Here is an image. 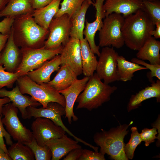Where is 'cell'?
I'll list each match as a JSON object with an SVG mask.
<instances>
[{
    "instance_id": "1",
    "label": "cell",
    "mask_w": 160,
    "mask_h": 160,
    "mask_svg": "<svg viewBox=\"0 0 160 160\" xmlns=\"http://www.w3.org/2000/svg\"><path fill=\"white\" fill-rule=\"evenodd\" d=\"M155 25L143 9L124 17L121 28L124 44L130 49L138 50L151 36Z\"/></svg>"
},
{
    "instance_id": "2",
    "label": "cell",
    "mask_w": 160,
    "mask_h": 160,
    "mask_svg": "<svg viewBox=\"0 0 160 160\" xmlns=\"http://www.w3.org/2000/svg\"><path fill=\"white\" fill-rule=\"evenodd\" d=\"M32 13L22 15L15 19L12 28L14 41L18 47L35 49L44 45L49 31L35 22Z\"/></svg>"
},
{
    "instance_id": "3",
    "label": "cell",
    "mask_w": 160,
    "mask_h": 160,
    "mask_svg": "<svg viewBox=\"0 0 160 160\" xmlns=\"http://www.w3.org/2000/svg\"><path fill=\"white\" fill-rule=\"evenodd\" d=\"M133 122L110 129L108 131L103 129L93 137L95 143L100 147V152L107 154L115 160H128L124 151V138L128 134V127Z\"/></svg>"
},
{
    "instance_id": "4",
    "label": "cell",
    "mask_w": 160,
    "mask_h": 160,
    "mask_svg": "<svg viewBox=\"0 0 160 160\" xmlns=\"http://www.w3.org/2000/svg\"><path fill=\"white\" fill-rule=\"evenodd\" d=\"M102 81L96 73L89 77L83 92L78 97L76 109H86L91 111L109 101L111 96L117 89Z\"/></svg>"
},
{
    "instance_id": "5",
    "label": "cell",
    "mask_w": 160,
    "mask_h": 160,
    "mask_svg": "<svg viewBox=\"0 0 160 160\" xmlns=\"http://www.w3.org/2000/svg\"><path fill=\"white\" fill-rule=\"evenodd\" d=\"M17 82L22 94L30 95L43 108H46L50 102L58 103L65 107V101L64 96L47 83L38 84L26 75L19 77Z\"/></svg>"
},
{
    "instance_id": "6",
    "label": "cell",
    "mask_w": 160,
    "mask_h": 160,
    "mask_svg": "<svg viewBox=\"0 0 160 160\" xmlns=\"http://www.w3.org/2000/svg\"><path fill=\"white\" fill-rule=\"evenodd\" d=\"M124 17L121 14L112 13L105 17L99 31V46L119 49L124 44L121 28Z\"/></svg>"
},
{
    "instance_id": "7",
    "label": "cell",
    "mask_w": 160,
    "mask_h": 160,
    "mask_svg": "<svg viewBox=\"0 0 160 160\" xmlns=\"http://www.w3.org/2000/svg\"><path fill=\"white\" fill-rule=\"evenodd\" d=\"M63 46L55 49H47L43 47L35 49L21 48V60L15 72L17 73L20 77L26 75L28 72L38 68L46 61L60 54Z\"/></svg>"
},
{
    "instance_id": "8",
    "label": "cell",
    "mask_w": 160,
    "mask_h": 160,
    "mask_svg": "<svg viewBox=\"0 0 160 160\" xmlns=\"http://www.w3.org/2000/svg\"><path fill=\"white\" fill-rule=\"evenodd\" d=\"M18 110L12 103L4 105L2 112L4 117L1 120L13 140L23 144L31 141L33 137L32 132L24 126L20 120L17 116Z\"/></svg>"
},
{
    "instance_id": "9",
    "label": "cell",
    "mask_w": 160,
    "mask_h": 160,
    "mask_svg": "<svg viewBox=\"0 0 160 160\" xmlns=\"http://www.w3.org/2000/svg\"><path fill=\"white\" fill-rule=\"evenodd\" d=\"M71 26V18L67 14L53 18L49 27V35L43 47L47 49H55L64 46L70 38Z\"/></svg>"
},
{
    "instance_id": "10",
    "label": "cell",
    "mask_w": 160,
    "mask_h": 160,
    "mask_svg": "<svg viewBox=\"0 0 160 160\" xmlns=\"http://www.w3.org/2000/svg\"><path fill=\"white\" fill-rule=\"evenodd\" d=\"M28 119L32 117L34 119L44 117L49 119L55 124L61 127L68 134L72 137L75 140L81 142L90 147L92 145L79 138L73 135L63 124L62 117L65 114V107L60 104L55 102L49 103L46 108L43 107L37 108L33 106L28 107L27 108Z\"/></svg>"
},
{
    "instance_id": "11",
    "label": "cell",
    "mask_w": 160,
    "mask_h": 160,
    "mask_svg": "<svg viewBox=\"0 0 160 160\" xmlns=\"http://www.w3.org/2000/svg\"><path fill=\"white\" fill-rule=\"evenodd\" d=\"M118 53L113 47H103L99 56L96 73L104 82L109 84L119 81L117 73Z\"/></svg>"
},
{
    "instance_id": "12",
    "label": "cell",
    "mask_w": 160,
    "mask_h": 160,
    "mask_svg": "<svg viewBox=\"0 0 160 160\" xmlns=\"http://www.w3.org/2000/svg\"><path fill=\"white\" fill-rule=\"evenodd\" d=\"M31 129L33 137L40 146L54 138H59L65 134L66 132L51 119L44 117L36 118L32 123Z\"/></svg>"
},
{
    "instance_id": "13",
    "label": "cell",
    "mask_w": 160,
    "mask_h": 160,
    "mask_svg": "<svg viewBox=\"0 0 160 160\" xmlns=\"http://www.w3.org/2000/svg\"><path fill=\"white\" fill-rule=\"evenodd\" d=\"M60 55L61 65H67L77 76L82 73L80 44L78 39L70 37Z\"/></svg>"
},
{
    "instance_id": "14",
    "label": "cell",
    "mask_w": 160,
    "mask_h": 160,
    "mask_svg": "<svg viewBox=\"0 0 160 160\" xmlns=\"http://www.w3.org/2000/svg\"><path fill=\"white\" fill-rule=\"evenodd\" d=\"M105 0H95L92 5L96 10L95 19L92 23H89L86 20V25L83 31L85 38L88 41L90 48L95 54L99 57L100 54V47L96 44L95 41V34L99 31L103 25V19L105 17L103 9V5Z\"/></svg>"
},
{
    "instance_id": "15",
    "label": "cell",
    "mask_w": 160,
    "mask_h": 160,
    "mask_svg": "<svg viewBox=\"0 0 160 160\" xmlns=\"http://www.w3.org/2000/svg\"><path fill=\"white\" fill-rule=\"evenodd\" d=\"M89 78V77L85 76L81 79H77L68 87L58 91L65 98V117L67 118L70 124H71L72 119L74 121L78 120V117L73 112L74 105L78 97L85 88Z\"/></svg>"
},
{
    "instance_id": "16",
    "label": "cell",
    "mask_w": 160,
    "mask_h": 160,
    "mask_svg": "<svg viewBox=\"0 0 160 160\" xmlns=\"http://www.w3.org/2000/svg\"><path fill=\"white\" fill-rule=\"evenodd\" d=\"M22 58L20 50L15 44L11 28L9 37L0 56V65L7 71L15 73Z\"/></svg>"
},
{
    "instance_id": "17",
    "label": "cell",
    "mask_w": 160,
    "mask_h": 160,
    "mask_svg": "<svg viewBox=\"0 0 160 160\" xmlns=\"http://www.w3.org/2000/svg\"><path fill=\"white\" fill-rule=\"evenodd\" d=\"M103 9L105 17L113 13L122 14L125 17L144 8L143 0H105Z\"/></svg>"
},
{
    "instance_id": "18",
    "label": "cell",
    "mask_w": 160,
    "mask_h": 160,
    "mask_svg": "<svg viewBox=\"0 0 160 160\" xmlns=\"http://www.w3.org/2000/svg\"><path fill=\"white\" fill-rule=\"evenodd\" d=\"M4 97L9 98L12 104L20 111L22 117L24 119H28L27 111L28 107H37L41 105L31 97L22 94L17 84L10 91L3 88L0 89V98Z\"/></svg>"
},
{
    "instance_id": "19",
    "label": "cell",
    "mask_w": 160,
    "mask_h": 160,
    "mask_svg": "<svg viewBox=\"0 0 160 160\" xmlns=\"http://www.w3.org/2000/svg\"><path fill=\"white\" fill-rule=\"evenodd\" d=\"M78 141L68 137L65 134L61 137L52 138L47 141L45 145L50 149L52 160H59L72 150L81 148Z\"/></svg>"
},
{
    "instance_id": "20",
    "label": "cell",
    "mask_w": 160,
    "mask_h": 160,
    "mask_svg": "<svg viewBox=\"0 0 160 160\" xmlns=\"http://www.w3.org/2000/svg\"><path fill=\"white\" fill-rule=\"evenodd\" d=\"M61 65L60 55L45 62L38 68L28 72L26 75L38 84L47 83L50 81V76L54 72L58 71Z\"/></svg>"
},
{
    "instance_id": "21",
    "label": "cell",
    "mask_w": 160,
    "mask_h": 160,
    "mask_svg": "<svg viewBox=\"0 0 160 160\" xmlns=\"http://www.w3.org/2000/svg\"><path fill=\"white\" fill-rule=\"evenodd\" d=\"M155 97L157 102L160 101V80L152 82L151 86L146 87L135 95H132L128 103V112L138 108L144 101L151 98Z\"/></svg>"
},
{
    "instance_id": "22",
    "label": "cell",
    "mask_w": 160,
    "mask_h": 160,
    "mask_svg": "<svg viewBox=\"0 0 160 160\" xmlns=\"http://www.w3.org/2000/svg\"><path fill=\"white\" fill-rule=\"evenodd\" d=\"M160 41L151 36L138 50L137 58L147 60L152 64L160 65Z\"/></svg>"
},
{
    "instance_id": "23",
    "label": "cell",
    "mask_w": 160,
    "mask_h": 160,
    "mask_svg": "<svg viewBox=\"0 0 160 160\" xmlns=\"http://www.w3.org/2000/svg\"><path fill=\"white\" fill-rule=\"evenodd\" d=\"M54 79L47 83L51 87L59 91L69 87L77 79V75L68 66L61 65Z\"/></svg>"
},
{
    "instance_id": "24",
    "label": "cell",
    "mask_w": 160,
    "mask_h": 160,
    "mask_svg": "<svg viewBox=\"0 0 160 160\" xmlns=\"http://www.w3.org/2000/svg\"><path fill=\"white\" fill-rule=\"evenodd\" d=\"M34 10L30 0H7L5 6L0 10V18L4 17L15 18L22 15L32 13Z\"/></svg>"
},
{
    "instance_id": "25",
    "label": "cell",
    "mask_w": 160,
    "mask_h": 160,
    "mask_svg": "<svg viewBox=\"0 0 160 160\" xmlns=\"http://www.w3.org/2000/svg\"><path fill=\"white\" fill-rule=\"evenodd\" d=\"M62 0H53L45 7L34 9L32 13L35 22L42 27L48 29L49 24L57 12Z\"/></svg>"
},
{
    "instance_id": "26",
    "label": "cell",
    "mask_w": 160,
    "mask_h": 160,
    "mask_svg": "<svg viewBox=\"0 0 160 160\" xmlns=\"http://www.w3.org/2000/svg\"><path fill=\"white\" fill-rule=\"evenodd\" d=\"M93 2L92 0H85L79 10L71 18V26L70 37L76 38L80 40L84 38L86 14L88 9Z\"/></svg>"
},
{
    "instance_id": "27",
    "label": "cell",
    "mask_w": 160,
    "mask_h": 160,
    "mask_svg": "<svg viewBox=\"0 0 160 160\" xmlns=\"http://www.w3.org/2000/svg\"><path fill=\"white\" fill-rule=\"evenodd\" d=\"M82 73L85 76H92L96 71L98 61L86 39L80 40Z\"/></svg>"
},
{
    "instance_id": "28",
    "label": "cell",
    "mask_w": 160,
    "mask_h": 160,
    "mask_svg": "<svg viewBox=\"0 0 160 160\" xmlns=\"http://www.w3.org/2000/svg\"><path fill=\"white\" fill-rule=\"evenodd\" d=\"M117 73L119 81L124 82L131 80L135 72L147 69L144 66L130 62L121 55L117 57Z\"/></svg>"
},
{
    "instance_id": "29",
    "label": "cell",
    "mask_w": 160,
    "mask_h": 160,
    "mask_svg": "<svg viewBox=\"0 0 160 160\" xmlns=\"http://www.w3.org/2000/svg\"><path fill=\"white\" fill-rule=\"evenodd\" d=\"M7 149L12 160H34V154L31 149L23 143H13Z\"/></svg>"
},
{
    "instance_id": "30",
    "label": "cell",
    "mask_w": 160,
    "mask_h": 160,
    "mask_svg": "<svg viewBox=\"0 0 160 160\" xmlns=\"http://www.w3.org/2000/svg\"><path fill=\"white\" fill-rule=\"evenodd\" d=\"M85 0H63L60 3V7L54 18L67 14L71 18L80 9Z\"/></svg>"
},
{
    "instance_id": "31",
    "label": "cell",
    "mask_w": 160,
    "mask_h": 160,
    "mask_svg": "<svg viewBox=\"0 0 160 160\" xmlns=\"http://www.w3.org/2000/svg\"><path fill=\"white\" fill-rule=\"evenodd\" d=\"M24 144L28 146L33 151L36 160H50L52 157L51 151L46 145H39L35 139L33 137L32 140Z\"/></svg>"
},
{
    "instance_id": "32",
    "label": "cell",
    "mask_w": 160,
    "mask_h": 160,
    "mask_svg": "<svg viewBox=\"0 0 160 160\" xmlns=\"http://www.w3.org/2000/svg\"><path fill=\"white\" fill-rule=\"evenodd\" d=\"M131 130V134L129 142L125 144L124 151L128 159H132L134 157L135 151L137 147L142 141L136 127H132Z\"/></svg>"
},
{
    "instance_id": "33",
    "label": "cell",
    "mask_w": 160,
    "mask_h": 160,
    "mask_svg": "<svg viewBox=\"0 0 160 160\" xmlns=\"http://www.w3.org/2000/svg\"><path fill=\"white\" fill-rule=\"evenodd\" d=\"M143 10L156 25L160 23V2L159 0H143Z\"/></svg>"
},
{
    "instance_id": "34",
    "label": "cell",
    "mask_w": 160,
    "mask_h": 160,
    "mask_svg": "<svg viewBox=\"0 0 160 160\" xmlns=\"http://www.w3.org/2000/svg\"><path fill=\"white\" fill-rule=\"evenodd\" d=\"M19 77L17 73L6 71L3 66L0 65V89L4 87L12 88Z\"/></svg>"
},
{
    "instance_id": "35",
    "label": "cell",
    "mask_w": 160,
    "mask_h": 160,
    "mask_svg": "<svg viewBox=\"0 0 160 160\" xmlns=\"http://www.w3.org/2000/svg\"><path fill=\"white\" fill-rule=\"evenodd\" d=\"M131 61L139 65H143L150 70L149 74V78L151 79L155 77L160 80V65L152 64H148L145 62L143 60L139 59L137 58H132Z\"/></svg>"
},
{
    "instance_id": "36",
    "label": "cell",
    "mask_w": 160,
    "mask_h": 160,
    "mask_svg": "<svg viewBox=\"0 0 160 160\" xmlns=\"http://www.w3.org/2000/svg\"><path fill=\"white\" fill-rule=\"evenodd\" d=\"M156 130L157 129L154 127L151 129L145 128L140 133L142 141L145 142V146H148L151 143L154 142L155 139H157L156 136L158 133Z\"/></svg>"
},
{
    "instance_id": "37",
    "label": "cell",
    "mask_w": 160,
    "mask_h": 160,
    "mask_svg": "<svg viewBox=\"0 0 160 160\" xmlns=\"http://www.w3.org/2000/svg\"><path fill=\"white\" fill-rule=\"evenodd\" d=\"M1 117L2 116L0 115V147L6 153L8 154V150L4 141V137L5 139L7 145H11L13 143L11 136L4 127L3 124L1 120Z\"/></svg>"
},
{
    "instance_id": "38",
    "label": "cell",
    "mask_w": 160,
    "mask_h": 160,
    "mask_svg": "<svg viewBox=\"0 0 160 160\" xmlns=\"http://www.w3.org/2000/svg\"><path fill=\"white\" fill-rule=\"evenodd\" d=\"M104 155L100 152L93 151L87 149H82L79 160H105Z\"/></svg>"
},
{
    "instance_id": "39",
    "label": "cell",
    "mask_w": 160,
    "mask_h": 160,
    "mask_svg": "<svg viewBox=\"0 0 160 160\" xmlns=\"http://www.w3.org/2000/svg\"><path fill=\"white\" fill-rule=\"evenodd\" d=\"M15 19L11 17H6L0 22V33L3 34H9Z\"/></svg>"
},
{
    "instance_id": "40",
    "label": "cell",
    "mask_w": 160,
    "mask_h": 160,
    "mask_svg": "<svg viewBox=\"0 0 160 160\" xmlns=\"http://www.w3.org/2000/svg\"><path fill=\"white\" fill-rule=\"evenodd\" d=\"M81 148L76 149L70 152L63 160H79L82 153Z\"/></svg>"
},
{
    "instance_id": "41",
    "label": "cell",
    "mask_w": 160,
    "mask_h": 160,
    "mask_svg": "<svg viewBox=\"0 0 160 160\" xmlns=\"http://www.w3.org/2000/svg\"><path fill=\"white\" fill-rule=\"evenodd\" d=\"M53 0H30L31 6L34 9L42 8L50 3Z\"/></svg>"
},
{
    "instance_id": "42",
    "label": "cell",
    "mask_w": 160,
    "mask_h": 160,
    "mask_svg": "<svg viewBox=\"0 0 160 160\" xmlns=\"http://www.w3.org/2000/svg\"><path fill=\"white\" fill-rule=\"evenodd\" d=\"M9 34H3L0 33V56L9 37Z\"/></svg>"
},
{
    "instance_id": "43",
    "label": "cell",
    "mask_w": 160,
    "mask_h": 160,
    "mask_svg": "<svg viewBox=\"0 0 160 160\" xmlns=\"http://www.w3.org/2000/svg\"><path fill=\"white\" fill-rule=\"evenodd\" d=\"M156 28L152 31L150 34L151 36H153L156 39L160 38V23L156 24Z\"/></svg>"
},
{
    "instance_id": "44",
    "label": "cell",
    "mask_w": 160,
    "mask_h": 160,
    "mask_svg": "<svg viewBox=\"0 0 160 160\" xmlns=\"http://www.w3.org/2000/svg\"><path fill=\"white\" fill-rule=\"evenodd\" d=\"M0 160H12L9 155L0 147Z\"/></svg>"
},
{
    "instance_id": "45",
    "label": "cell",
    "mask_w": 160,
    "mask_h": 160,
    "mask_svg": "<svg viewBox=\"0 0 160 160\" xmlns=\"http://www.w3.org/2000/svg\"><path fill=\"white\" fill-rule=\"evenodd\" d=\"M10 102L9 98L7 97H4L0 98V115L2 116V109L3 106L7 103Z\"/></svg>"
},
{
    "instance_id": "46",
    "label": "cell",
    "mask_w": 160,
    "mask_h": 160,
    "mask_svg": "<svg viewBox=\"0 0 160 160\" xmlns=\"http://www.w3.org/2000/svg\"><path fill=\"white\" fill-rule=\"evenodd\" d=\"M7 2V0H0V10L5 6Z\"/></svg>"
},
{
    "instance_id": "47",
    "label": "cell",
    "mask_w": 160,
    "mask_h": 160,
    "mask_svg": "<svg viewBox=\"0 0 160 160\" xmlns=\"http://www.w3.org/2000/svg\"><path fill=\"white\" fill-rule=\"evenodd\" d=\"M93 1L95 2V0H92Z\"/></svg>"
},
{
    "instance_id": "48",
    "label": "cell",
    "mask_w": 160,
    "mask_h": 160,
    "mask_svg": "<svg viewBox=\"0 0 160 160\" xmlns=\"http://www.w3.org/2000/svg\"></svg>"
}]
</instances>
